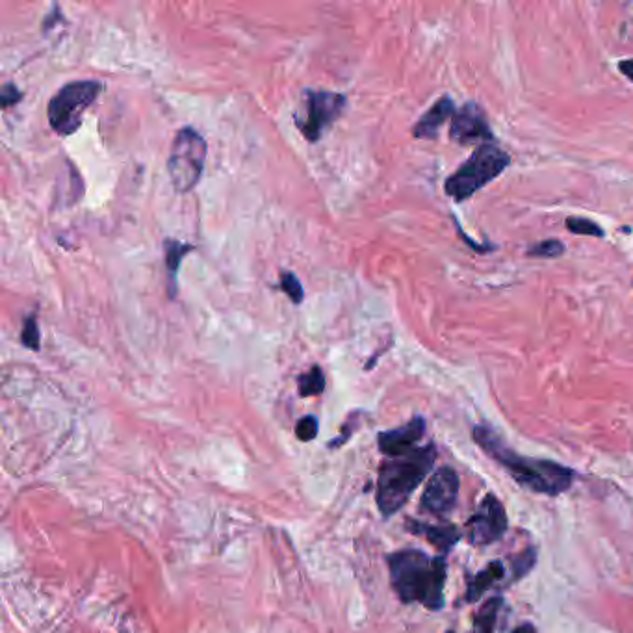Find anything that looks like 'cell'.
Wrapping results in <instances>:
<instances>
[{
    "label": "cell",
    "mask_w": 633,
    "mask_h": 633,
    "mask_svg": "<svg viewBox=\"0 0 633 633\" xmlns=\"http://www.w3.org/2000/svg\"><path fill=\"white\" fill-rule=\"evenodd\" d=\"M346 108V97L336 91H305L303 114L296 116V127L309 142H318L331 129Z\"/></svg>",
    "instance_id": "cell-7"
},
{
    "label": "cell",
    "mask_w": 633,
    "mask_h": 633,
    "mask_svg": "<svg viewBox=\"0 0 633 633\" xmlns=\"http://www.w3.org/2000/svg\"><path fill=\"white\" fill-rule=\"evenodd\" d=\"M565 253V244L559 240H544L528 249V257H537V259H557Z\"/></svg>",
    "instance_id": "cell-19"
},
{
    "label": "cell",
    "mask_w": 633,
    "mask_h": 633,
    "mask_svg": "<svg viewBox=\"0 0 633 633\" xmlns=\"http://www.w3.org/2000/svg\"><path fill=\"white\" fill-rule=\"evenodd\" d=\"M507 572L504 561H491L485 569L479 570L478 574H472L466 578V602H478L481 596L485 595L489 589L500 582H504Z\"/></svg>",
    "instance_id": "cell-14"
},
{
    "label": "cell",
    "mask_w": 633,
    "mask_h": 633,
    "mask_svg": "<svg viewBox=\"0 0 633 633\" xmlns=\"http://www.w3.org/2000/svg\"><path fill=\"white\" fill-rule=\"evenodd\" d=\"M299 396L309 398V396H320L325 390V375L320 366H312L307 374L299 375Z\"/></svg>",
    "instance_id": "cell-17"
},
{
    "label": "cell",
    "mask_w": 633,
    "mask_h": 633,
    "mask_svg": "<svg viewBox=\"0 0 633 633\" xmlns=\"http://www.w3.org/2000/svg\"><path fill=\"white\" fill-rule=\"evenodd\" d=\"M207 160L205 138L194 129L177 132L168 158V173L175 192L188 194L199 184Z\"/></svg>",
    "instance_id": "cell-6"
},
{
    "label": "cell",
    "mask_w": 633,
    "mask_h": 633,
    "mask_svg": "<svg viewBox=\"0 0 633 633\" xmlns=\"http://www.w3.org/2000/svg\"><path fill=\"white\" fill-rule=\"evenodd\" d=\"M502 608H504V598L502 596L489 598L476 613L474 622H472V632L470 633H494Z\"/></svg>",
    "instance_id": "cell-15"
},
{
    "label": "cell",
    "mask_w": 633,
    "mask_h": 633,
    "mask_svg": "<svg viewBox=\"0 0 633 633\" xmlns=\"http://www.w3.org/2000/svg\"><path fill=\"white\" fill-rule=\"evenodd\" d=\"M281 290L285 292L288 298L292 299V303L299 305L303 298H305V292H303V286L299 283L298 277L292 272L281 273Z\"/></svg>",
    "instance_id": "cell-22"
},
{
    "label": "cell",
    "mask_w": 633,
    "mask_h": 633,
    "mask_svg": "<svg viewBox=\"0 0 633 633\" xmlns=\"http://www.w3.org/2000/svg\"><path fill=\"white\" fill-rule=\"evenodd\" d=\"M619 69H621L624 77L633 82V60H622L621 64H619Z\"/></svg>",
    "instance_id": "cell-26"
},
{
    "label": "cell",
    "mask_w": 633,
    "mask_h": 633,
    "mask_svg": "<svg viewBox=\"0 0 633 633\" xmlns=\"http://www.w3.org/2000/svg\"><path fill=\"white\" fill-rule=\"evenodd\" d=\"M459 474L450 468L442 466L431 479L427 481L426 491L420 500V511L437 518H448L457 505L459 498Z\"/></svg>",
    "instance_id": "cell-9"
},
{
    "label": "cell",
    "mask_w": 633,
    "mask_h": 633,
    "mask_svg": "<svg viewBox=\"0 0 633 633\" xmlns=\"http://www.w3.org/2000/svg\"><path fill=\"white\" fill-rule=\"evenodd\" d=\"M537 563V550L535 548H526L520 554L511 559V582H518L524 576L530 574L531 569Z\"/></svg>",
    "instance_id": "cell-18"
},
{
    "label": "cell",
    "mask_w": 633,
    "mask_h": 633,
    "mask_svg": "<svg viewBox=\"0 0 633 633\" xmlns=\"http://www.w3.org/2000/svg\"><path fill=\"white\" fill-rule=\"evenodd\" d=\"M23 99V93L17 90L13 84H6L0 91V103L2 108H10L13 104L19 103Z\"/></svg>",
    "instance_id": "cell-24"
},
{
    "label": "cell",
    "mask_w": 633,
    "mask_h": 633,
    "mask_svg": "<svg viewBox=\"0 0 633 633\" xmlns=\"http://www.w3.org/2000/svg\"><path fill=\"white\" fill-rule=\"evenodd\" d=\"M426 435V420L422 416H414L405 426L388 429L379 433L377 446L387 457H401L418 448V442Z\"/></svg>",
    "instance_id": "cell-11"
},
{
    "label": "cell",
    "mask_w": 633,
    "mask_h": 633,
    "mask_svg": "<svg viewBox=\"0 0 633 633\" xmlns=\"http://www.w3.org/2000/svg\"><path fill=\"white\" fill-rule=\"evenodd\" d=\"M474 440L483 452H487L500 466H504L509 476L526 491L544 496H559L569 491L574 483V470L548 459L524 457L511 450L504 439L487 424H478L472 431Z\"/></svg>",
    "instance_id": "cell-1"
},
{
    "label": "cell",
    "mask_w": 633,
    "mask_h": 633,
    "mask_svg": "<svg viewBox=\"0 0 633 633\" xmlns=\"http://www.w3.org/2000/svg\"><path fill=\"white\" fill-rule=\"evenodd\" d=\"M450 136L453 142L461 145L472 143H492V130L483 108L476 103H466L455 112L452 119Z\"/></svg>",
    "instance_id": "cell-10"
},
{
    "label": "cell",
    "mask_w": 633,
    "mask_h": 633,
    "mask_svg": "<svg viewBox=\"0 0 633 633\" xmlns=\"http://www.w3.org/2000/svg\"><path fill=\"white\" fill-rule=\"evenodd\" d=\"M468 541L474 546H491L498 543L509 528L505 507L494 494H487L474 515L466 522Z\"/></svg>",
    "instance_id": "cell-8"
},
{
    "label": "cell",
    "mask_w": 633,
    "mask_h": 633,
    "mask_svg": "<svg viewBox=\"0 0 633 633\" xmlns=\"http://www.w3.org/2000/svg\"><path fill=\"white\" fill-rule=\"evenodd\" d=\"M437 461L433 444L418 446L407 455L392 457L379 468L375 502L383 518L394 517L409 502L414 491L424 483Z\"/></svg>",
    "instance_id": "cell-3"
},
{
    "label": "cell",
    "mask_w": 633,
    "mask_h": 633,
    "mask_svg": "<svg viewBox=\"0 0 633 633\" xmlns=\"http://www.w3.org/2000/svg\"><path fill=\"white\" fill-rule=\"evenodd\" d=\"M103 90V84L97 80H77L65 84L64 88L56 91L47 108L51 129L60 136L75 134L82 125L86 110L99 99Z\"/></svg>",
    "instance_id": "cell-5"
},
{
    "label": "cell",
    "mask_w": 633,
    "mask_h": 633,
    "mask_svg": "<svg viewBox=\"0 0 633 633\" xmlns=\"http://www.w3.org/2000/svg\"><path fill=\"white\" fill-rule=\"evenodd\" d=\"M446 633H455V632H453V630H448V632H446Z\"/></svg>",
    "instance_id": "cell-28"
},
{
    "label": "cell",
    "mask_w": 633,
    "mask_h": 633,
    "mask_svg": "<svg viewBox=\"0 0 633 633\" xmlns=\"http://www.w3.org/2000/svg\"><path fill=\"white\" fill-rule=\"evenodd\" d=\"M511 164V156L494 143H481L461 168L444 184L446 195L455 201H466L481 188L498 179Z\"/></svg>",
    "instance_id": "cell-4"
},
{
    "label": "cell",
    "mask_w": 633,
    "mask_h": 633,
    "mask_svg": "<svg viewBox=\"0 0 633 633\" xmlns=\"http://www.w3.org/2000/svg\"><path fill=\"white\" fill-rule=\"evenodd\" d=\"M21 342L28 349L39 351L41 348V333H39L38 322L36 316H26L25 325H23V333H21Z\"/></svg>",
    "instance_id": "cell-20"
},
{
    "label": "cell",
    "mask_w": 633,
    "mask_h": 633,
    "mask_svg": "<svg viewBox=\"0 0 633 633\" xmlns=\"http://www.w3.org/2000/svg\"><path fill=\"white\" fill-rule=\"evenodd\" d=\"M166 249V266L169 273V294L175 296V281H177V272L181 268V262L194 247L188 244H182L179 240H166L164 242Z\"/></svg>",
    "instance_id": "cell-16"
},
{
    "label": "cell",
    "mask_w": 633,
    "mask_h": 633,
    "mask_svg": "<svg viewBox=\"0 0 633 633\" xmlns=\"http://www.w3.org/2000/svg\"><path fill=\"white\" fill-rule=\"evenodd\" d=\"M390 583L403 604H420L429 611L444 608V587L448 578L446 556H429L407 548L387 556Z\"/></svg>",
    "instance_id": "cell-2"
},
{
    "label": "cell",
    "mask_w": 633,
    "mask_h": 633,
    "mask_svg": "<svg viewBox=\"0 0 633 633\" xmlns=\"http://www.w3.org/2000/svg\"><path fill=\"white\" fill-rule=\"evenodd\" d=\"M453 116H455V103L450 97H442L414 125V138L435 140L437 134H439L440 127Z\"/></svg>",
    "instance_id": "cell-13"
},
{
    "label": "cell",
    "mask_w": 633,
    "mask_h": 633,
    "mask_svg": "<svg viewBox=\"0 0 633 633\" xmlns=\"http://www.w3.org/2000/svg\"><path fill=\"white\" fill-rule=\"evenodd\" d=\"M567 229L574 234H587V236H596V238H604V229L595 223V221L585 220V218H567Z\"/></svg>",
    "instance_id": "cell-21"
},
{
    "label": "cell",
    "mask_w": 633,
    "mask_h": 633,
    "mask_svg": "<svg viewBox=\"0 0 633 633\" xmlns=\"http://www.w3.org/2000/svg\"><path fill=\"white\" fill-rule=\"evenodd\" d=\"M355 418H359V413H353L349 416L348 422L344 424V433H340V435L336 437V440H333V442L329 444V448H331V450H335L338 446H342V444H346V442H348L349 437H351V433H353V431H355V427H357L355 426Z\"/></svg>",
    "instance_id": "cell-25"
},
{
    "label": "cell",
    "mask_w": 633,
    "mask_h": 633,
    "mask_svg": "<svg viewBox=\"0 0 633 633\" xmlns=\"http://www.w3.org/2000/svg\"><path fill=\"white\" fill-rule=\"evenodd\" d=\"M318 429H320V426H318V418L312 416V414H307V416H303L298 424H296V435H298V439L303 440V442H311V440L318 437Z\"/></svg>",
    "instance_id": "cell-23"
},
{
    "label": "cell",
    "mask_w": 633,
    "mask_h": 633,
    "mask_svg": "<svg viewBox=\"0 0 633 633\" xmlns=\"http://www.w3.org/2000/svg\"><path fill=\"white\" fill-rule=\"evenodd\" d=\"M511 633H539L535 630V626L533 624H520L518 628H515Z\"/></svg>",
    "instance_id": "cell-27"
},
{
    "label": "cell",
    "mask_w": 633,
    "mask_h": 633,
    "mask_svg": "<svg viewBox=\"0 0 633 633\" xmlns=\"http://www.w3.org/2000/svg\"><path fill=\"white\" fill-rule=\"evenodd\" d=\"M405 528L409 533L424 537L427 543L433 544L439 550L440 556H448L455 548V544L459 543L463 537V533L453 524H429V522L409 518L405 522Z\"/></svg>",
    "instance_id": "cell-12"
}]
</instances>
